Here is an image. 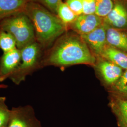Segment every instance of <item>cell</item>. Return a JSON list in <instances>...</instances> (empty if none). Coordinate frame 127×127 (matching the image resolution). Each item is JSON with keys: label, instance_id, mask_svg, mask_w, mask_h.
Wrapping results in <instances>:
<instances>
[{"label": "cell", "instance_id": "obj_1", "mask_svg": "<svg viewBox=\"0 0 127 127\" xmlns=\"http://www.w3.org/2000/svg\"><path fill=\"white\" fill-rule=\"evenodd\" d=\"M96 58L76 33L63 34L55 41L41 62L44 65L66 66L78 64L94 65Z\"/></svg>", "mask_w": 127, "mask_h": 127}, {"label": "cell", "instance_id": "obj_2", "mask_svg": "<svg viewBox=\"0 0 127 127\" xmlns=\"http://www.w3.org/2000/svg\"><path fill=\"white\" fill-rule=\"evenodd\" d=\"M24 12L32 22L36 41L42 48L51 45L67 29L57 15L38 3L28 2Z\"/></svg>", "mask_w": 127, "mask_h": 127}, {"label": "cell", "instance_id": "obj_3", "mask_svg": "<svg viewBox=\"0 0 127 127\" xmlns=\"http://www.w3.org/2000/svg\"><path fill=\"white\" fill-rule=\"evenodd\" d=\"M0 29L9 32L14 37L17 48L19 50L36 42L34 27L24 12L16 14L2 20L0 22Z\"/></svg>", "mask_w": 127, "mask_h": 127}, {"label": "cell", "instance_id": "obj_4", "mask_svg": "<svg viewBox=\"0 0 127 127\" xmlns=\"http://www.w3.org/2000/svg\"><path fill=\"white\" fill-rule=\"evenodd\" d=\"M42 48L38 43L34 42L26 46L20 50L21 60L18 69L10 77V79L15 84L19 85L25 80L38 67L40 64L41 49Z\"/></svg>", "mask_w": 127, "mask_h": 127}, {"label": "cell", "instance_id": "obj_5", "mask_svg": "<svg viewBox=\"0 0 127 127\" xmlns=\"http://www.w3.org/2000/svg\"><path fill=\"white\" fill-rule=\"evenodd\" d=\"M7 127H42L30 105L13 107Z\"/></svg>", "mask_w": 127, "mask_h": 127}, {"label": "cell", "instance_id": "obj_6", "mask_svg": "<svg viewBox=\"0 0 127 127\" xmlns=\"http://www.w3.org/2000/svg\"><path fill=\"white\" fill-rule=\"evenodd\" d=\"M93 66L103 83L108 88L116 82L124 71L109 60L100 57L96 58Z\"/></svg>", "mask_w": 127, "mask_h": 127}, {"label": "cell", "instance_id": "obj_7", "mask_svg": "<svg viewBox=\"0 0 127 127\" xmlns=\"http://www.w3.org/2000/svg\"><path fill=\"white\" fill-rule=\"evenodd\" d=\"M21 60L20 50L17 48L3 53L0 58V82L10 78L18 68Z\"/></svg>", "mask_w": 127, "mask_h": 127}, {"label": "cell", "instance_id": "obj_8", "mask_svg": "<svg viewBox=\"0 0 127 127\" xmlns=\"http://www.w3.org/2000/svg\"><path fill=\"white\" fill-rule=\"evenodd\" d=\"M80 36L95 57H100L107 44L106 29L104 23L92 32Z\"/></svg>", "mask_w": 127, "mask_h": 127}, {"label": "cell", "instance_id": "obj_9", "mask_svg": "<svg viewBox=\"0 0 127 127\" xmlns=\"http://www.w3.org/2000/svg\"><path fill=\"white\" fill-rule=\"evenodd\" d=\"M103 24V18L95 14H82L71 24V27L78 34L82 35L92 32Z\"/></svg>", "mask_w": 127, "mask_h": 127}, {"label": "cell", "instance_id": "obj_10", "mask_svg": "<svg viewBox=\"0 0 127 127\" xmlns=\"http://www.w3.org/2000/svg\"><path fill=\"white\" fill-rule=\"evenodd\" d=\"M103 23L111 27L119 29L127 27V9L120 2H115L109 13L103 18Z\"/></svg>", "mask_w": 127, "mask_h": 127}, {"label": "cell", "instance_id": "obj_11", "mask_svg": "<svg viewBox=\"0 0 127 127\" xmlns=\"http://www.w3.org/2000/svg\"><path fill=\"white\" fill-rule=\"evenodd\" d=\"M107 44L127 52V31L124 29L111 27L104 24Z\"/></svg>", "mask_w": 127, "mask_h": 127}, {"label": "cell", "instance_id": "obj_12", "mask_svg": "<svg viewBox=\"0 0 127 127\" xmlns=\"http://www.w3.org/2000/svg\"><path fill=\"white\" fill-rule=\"evenodd\" d=\"M28 0H0V22L5 18L24 11Z\"/></svg>", "mask_w": 127, "mask_h": 127}, {"label": "cell", "instance_id": "obj_13", "mask_svg": "<svg viewBox=\"0 0 127 127\" xmlns=\"http://www.w3.org/2000/svg\"><path fill=\"white\" fill-rule=\"evenodd\" d=\"M100 57L109 60L124 70L127 69V52L124 51L107 44Z\"/></svg>", "mask_w": 127, "mask_h": 127}, {"label": "cell", "instance_id": "obj_14", "mask_svg": "<svg viewBox=\"0 0 127 127\" xmlns=\"http://www.w3.org/2000/svg\"><path fill=\"white\" fill-rule=\"evenodd\" d=\"M110 106L120 127H127V99L111 95Z\"/></svg>", "mask_w": 127, "mask_h": 127}, {"label": "cell", "instance_id": "obj_15", "mask_svg": "<svg viewBox=\"0 0 127 127\" xmlns=\"http://www.w3.org/2000/svg\"><path fill=\"white\" fill-rule=\"evenodd\" d=\"M111 95L120 98L127 99V69L113 86L109 88Z\"/></svg>", "mask_w": 127, "mask_h": 127}, {"label": "cell", "instance_id": "obj_16", "mask_svg": "<svg viewBox=\"0 0 127 127\" xmlns=\"http://www.w3.org/2000/svg\"><path fill=\"white\" fill-rule=\"evenodd\" d=\"M57 15L64 24H71L78 17L74 13L65 3L62 0L58 6Z\"/></svg>", "mask_w": 127, "mask_h": 127}, {"label": "cell", "instance_id": "obj_17", "mask_svg": "<svg viewBox=\"0 0 127 127\" xmlns=\"http://www.w3.org/2000/svg\"><path fill=\"white\" fill-rule=\"evenodd\" d=\"M16 48L17 43L14 37L9 32L0 29V49L3 53Z\"/></svg>", "mask_w": 127, "mask_h": 127}, {"label": "cell", "instance_id": "obj_18", "mask_svg": "<svg viewBox=\"0 0 127 127\" xmlns=\"http://www.w3.org/2000/svg\"><path fill=\"white\" fill-rule=\"evenodd\" d=\"M95 14L102 18L105 17L113 8V0H95Z\"/></svg>", "mask_w": 127, "mask_h": 127}, {"label": "cell", "instance_id": "obj_19", "mask_svg": "<svg viewBox=\"0 0 127 127\" xmlns=\"http://www.w3.org/2000/svg\"><path fill=\"white\" fill-rule=\"evenodd\" d=\"M6 98L0 96V127H7L11 115V110L6 104Z\"/></svg>", "mask_w": 127, "mask_h": 127}, {"label": "cell", "instance_id": "obj_20", "mask_svg": "<svg viewBox=\"0 0 127 127\" xmlns=\"http://www.w3.org/2000/svg\"><path fill=\"white\" fill-rule=\"evenodd\" d=\"M62 0H28L29 1L38 3L42 5L53 13L57 15V11Z\"/></svg>", "mask_w": 127, "mask_h": 127}, {"label": "cell", "instance_id": "obj_21", "mask_svg": "<svg viewBox=\"0 0 127 127\" xmlns=\"http://www.w3.org/2000/svg\"><path fill=\"white\" fill-rule=\"evenodd\" d=\"M65 3L78 16L83 14L82 0H66Z\"/></svg>", "mask_w": 127, "mask_h": 127}, {"label": "cell", "instance_id": "obj_22", "mask_svg": "<svg viewBox=\"0 0 127 127\" xmlns=\"http://www.w3.org/2000/svg\"><path fill=\"white\" fill-rule=\"evenodd\" d=\"M83 7V14H93L95 13V0H82Z\"/></svg>", "mask_w": 127, "mask_h": 127}, {"label": "cell", "instance_id": "obj_23", "mask_svg": "<svg viewBox=\"0 0 127 127\" xmlns=\"http://www.w3.org/2000/svg\"><path fill=\"white\" fill-rule=\"evenodd\" d=\"M7 87H8V86H7L6 85L3 84H0V90L7 88Z\"/></svg>", "mask_w": 127, "mask_h": 127}]
</instances>
